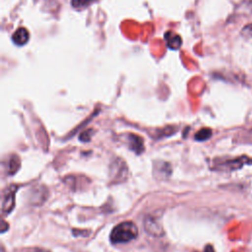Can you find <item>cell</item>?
Segmentation results:
<instances>
[{
    "mask_svg": "<svg viewBox=\"0 0 252 252\" xmlns=\"http://www.w3.org/2000/svg\"><path fill=\"white\" fill-rule=\"evenodd\" d=\"M138 236L137 225L130 220L122 221L115 225L110 233V241L114 244L126 243L136 239Z\"/></svg>",
    "mask_w": 252,
    "mask_h": 252,
    "instance_id": "obj_1",
    "label": "cell"
},
{
    "mask_svg": "<svg viewBox=\"0 0 252 252\" xmlns=\"http://www.w3.org/2000/svg\"><path fill=\"white\" fill-rule=\"evenodd\" d=\"M204 252H215V249L211 244H208V245H206V247L204 249Z\"/></svg>",
    "mask_w": 252,
    "mask_h": 252,
    "instance_id": "obj_15",
    "label": "cell"
},
{
    "mask_svg": "<svg viewBox=\"0 0 252 252\" xmlns=\"http://www.w3.org/2000/svg\"><path fill=\"white\" fill-rule=\"evenodd\" d=\"M126 140L128 148L135 154L141 155L145 151L144 140L140 136L133 133H128L126 134Z\"/></svg>",
    "mask_w": 252,
    "mask_h": 252,
    "instance_id": "obj_5",
    "label": "cell"
},
{
    "mask_svg": "<svg viewBox=\"0 0 252 252\" xmlns=\"http://www.w3.org/2000/svg\"><path fill=\"white\" fill-rule=\"evenodd\" d=\"M18 186L10 185L7 187L3 194V201H2V212L3 214H9L15 207V195Z\"/></svg>",
    "mask_w": 252,
    "mask_h": 252,
    "instance_id": "obj_4",
    "label": "cell"
},
{
    "mask_svg": "<svg viewBox=\"0 0 252 252\" xmlns=\"http://www.w3.org/2000/svg\"><path fill=\"white\" fill-rule=\"evenodd\" d=\"M96 0H71V4L76 9H84L86 7H89Z\"/></svg>",
    "mask_w": 252,
    "mask_h": 252,
    "instance_id": "obj_12",
    "label": "cell"
},
{
    "mask_svg": "<svg viewBox=\"0 0 252 252\" xmlns=\"http://www.w3.org/2000/svg\"><path fill=\"white\" fill-rule=\"evenodd\" d=\"M29 38H30V33L26 28L17 29L12 35L13 42L19 46L26 44L29 41Z\"/></svg>",
    "mask_w": 252,
    "mask_h": 252,
    "instance_id": "obj_7",
    "label": "cell"
},
{
    "mask_svg": "<svg viewBox=\"0 0 252 252\" xmlns=\"http://www.w3.org/2000/svg\"><path fill=\"white\" fill-rule=\"evenodd\" d=\"M144 228L154 237L163 236L165 232L161 223V215H158V212L147 215L144 219Z\"/></svg>",
    "mask_w": 252,
    "mask_h": 252,
    "instance_id": "obj_2",
    "label": "cell"
},
{
    "mask_svg": "<svg viewBox=\"0 0 252 252\" xmlns=\"http://www.w3.org/2000/svg\"><path fill=\"white\" fill-rule=\"evenodd\" d=\"M164 37L166 39V43H167V46L171 49H178L179 46L181 45V38L178 34L174 33V32H168L164 34Z\"/></svg>",
    "mask_w": 252,
    "mask_h": 252,
    "instance_id": "obj_8",
    "label": "cell"
},
{
    "mask_svg": "<svg viewBox=\"0 0 252 252\" xmlns=\"http://www.w3.org/2000/svg\"><path fill=\"white\" fill-rule=\"evenodd\" d=\"M153 173L156 178L158 179H165L168 178L171 174V166L166 161H155L154 167H153Z\"/></svg>",
    "mask_w": 252,
    "mask_h": 252,
    "instance_id": "obj_6",
    "label": "cell"
},
{
    "mask_svg": "<svg viewBox=\"0 0 252 252\" xmlns=\"http://www.w3.org/2000/svg\"><path fill=\"white\" fill-rule=\"evenodd\" d=\"M127 174H128V168L125 161L120 158H115L110 165L109 177L111 182L113 183L123 182L124 180L127 179Z\"/></svg>",
    "mask_w": 252,
    "mask_h": 252,
    "instance_id": "obj_3",
    "label": "cell"
},
{
    "mask_svg": "<svg viewBox=\"0 0 252 252\" xmlns=\"http://www.w3.org/2000/svg\"><path fill=\"white\" fill-rule=\"evenodd\" d=\"M91 133H92V131H91V130H87V131L83 132V133L80 135V140H81V141H83V142L90 141Z\"/></svg>",
    "mask_w": 252,
    "mask_h": 252,
    "instance_id": "obj_14",
    "label": "cell"
},
{
    "mask_svg": "<svg viewBox=\"0 0 252 252\" xmlns=\"http://www.w3.org/2000/svg\"><path fill=\"white\" fill-rule=\"evenodd\" d=\"M21 166V159L17 155H14L10 158L9 160V166H8V174L13 175L15 174Z\"/></svg>",
    "mask_w": 252,
    "mask_h": 252,
    "instance_id": "obj_10",
    "label": "cell"
},
{
    "mask_svg": "<svg viewBox=\"0 0 252 252\" xmlns=\"http://www.w3.org/2000/svg\"><path fill=\"white\" fill-rule=\"evenodd\" d=\"M251 138H252V131H251Z\"/></svg>",
    "mask_w": 252,
    "mask_h": 252,
    "instance_id": "obj_16",
    "label": "cell"
},
{
    "mask_svg": "<svg viewBox=\"0 0 252 252\" xmlns=\"http://www.w3.org/2000/svg\"><path fill=\"white\" fill-rule=\"evenodd\" d=\"M241 35L245 38L252 37V23L244 26V28L241 30Z\"/></svg>",
    "mask_w": 252,
    "mask_h": 252,
    "instance_id": "obj_13",
    "label": "cell"
},
{
    "mask_svg": "<svg viewBox=\"0 0 252 252\" xmlns=\"http://www.w3.org/2000/svg\"><path fill=\"white\" fill-rule=\"evenodd\" d=\"M248 160L249 159L246 157H242V158H235L232 160H227L225 163H223V166L228 169H236V168L241 167L243 164L247 163Z\"/></svg>",
    "mask_w": 252,
    "mask_h": 252,
    "instance_id": "obj_9",
    "label": "cell"
},
{
    "mask_svg": "<svg viewBox=\"0 0 252 252\" xmlns=\"http://www.w3.org/2000/svg\"><path fill=\"white\" fill-rule=\"evenodd\" d=\"M211 136H212V130L210 128H203L195 134V139L197 141H205V140H208Z\"/></svg>",
    "mask_w": 252,
    "mask_h": 252,
    "instance_id": "obj_11",
    "label": "cell"
}]
</instances>
